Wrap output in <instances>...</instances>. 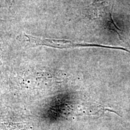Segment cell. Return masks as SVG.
Returning a JSON list of instances; mask_svg holds the SVG:
<instances>
[{"label": "cell", "mask_w": 130, "mask_h": 130, "mask_svg": "<svg viewBox=\"0 0 130 130\" xmlns=\"http://www.w3.org/2000/svg\"><path fill=\"white\" fill-rule=\"evenodd\" d=\"M3 3H5L7 5V6L9 8L12 7L14 6V0H1Z\"/></svg>", "instance_id": "obj_1"}]
</instances>
